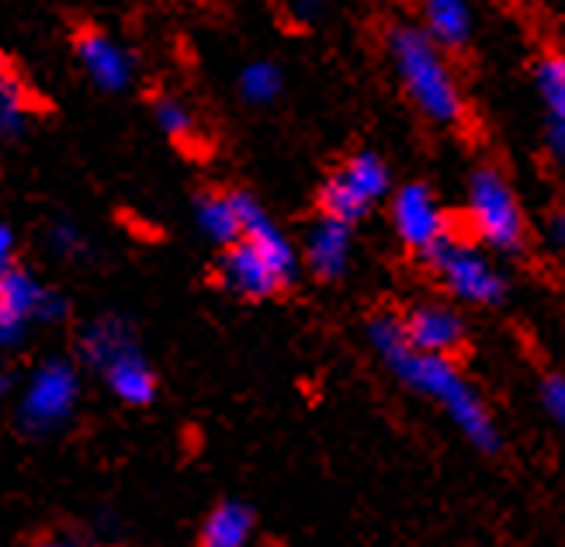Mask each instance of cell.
Returning <instances> with one entry per match:
<instances>
[{"label":"cell","instance_id":"6da1fadb","mask_svg":"<svg viewBox=\"0 0 565 547\" xmlns=\"http://www.w3.org/2000/svg\"><path fill=\"white\" fill-rule=\"evenodd\" d=\"M367 343H372L375 357L396 375L406 388L420 392L424 399L437 403L448 412V419L461 430L479 451L493 454L500 451V430L493 412L486 409L482 395L465 382V375L455 367L451 357L424 354L406 340L403 319L399 315H375L367 322Z\"/></svg>","mask_w":565,"mask_h":547},{"label":"cell","instance_id":"7a4b0ae2","mask_svg":"<svg viewBox=\"0 0 565 547\" xmlns=\"http://www.w3.org/2000/svg\"><path fill=\"white\" fill-rule=\"evenodd\" d=\"M385 53L392 73L406 94V101L420 111L434 129H461L469 118V101L458 73L448 60V49L440 45L424 24H396L385 35Z\"/></svg>","mask_w":565,"mask_h":547},{"label":"cell","instance_id":"3957f363","mask_svg":"<svg viewBox=\"0 0 565 547\" xmlns=\"http://www.w3.org/2000/svg\"><path fill=\"white\" fill-rule=\"evenodd\" d=\"M465 226H469L479 246L503 257L521 254L527 246V212L521 205L518 187L510 184L500 167L482 163L469 173V184H465Z\"/></svg>","mask_w":565,"mask_h":547},{"label":"cell","instance_id":"277c9868","mask_svg":"<svg viewBox=\"0 0 565 547\" xmlns=\"http://www.w3.org/2000/svg\"><path fill=\"white\" fill-rule=\"evenodd\" d=\"M427 264L437 285L461 305L493 309L507 298V274L493 264V257L486 254V246H479L476 239L448 236L427 254Z\"/></svg>","mask_w":565,"mask_h":547},{"label":"cell","instance_id":"5b68a950","mask_svg":"<svg viewBox=\"0 0 565 547\" xmlns=\"http://www.w3.org/2000/svg\"><path fill=\"white\" fill-rule=\"evenodd\" d=\"M388 194H392V170L385 157L375 153V149H358L319 187V212L354 226L364 215H372V208L382 205Z\"/></svg>","mask_w":565,"mask_h":547},{"label":"cell","instance_id":"8992f818","mask_svg":"<svg viewBox=\"0 0 565 547\" xmlns=\"http://www.w3.org/2000/svg\"><path fill=\"white\" fill-rule=\"evenodd\" d=\"M81 403V375L66 357H49L42 361L29 385H24L21 406H18V422L24 433L45 437L60 430L63 422L73 416Z\"/></svg>","mask_w":565,"mask_h":547},{"label":"cell","instance_id":"52a82bcc","mask_svg":"<svg viewBox=\"0 0 565 547\" xmlns=\"http://www.w3.org/2000/svg\"><path fill=\"white\" fill-rule=\"evenodd\" d=\"M388 222L396 239L406 250L427 257L437 243L451 236V218L448 208L440 205V197L430 184L424 181H406L392 187L388 194Z\"/></svg>","mask_w":565,"mask_h":547},{"label":"cell","instance_id":"ba28073f","mask_svg":"<svg viewBox=\"0 0 565 547\" xmlns=\"http://www.w3.org/2000/svg\"><path fill=\"white\" fill-rule=\"evenodd\" d=\"M218 281L233 294L250 298V302H264V298H275L281 288H288V281L271 267V260L247 239H239L223 250V257H218Z\"/></svg>","mask_w":565,"mask_h":547},{"label":"cell","instance_id":"9c48e42d","mask_svg":"<svg viewBox=\"0 0 565 547\" xmlns=\"http://www.w3.org/2000/svg\"><path fill=\"white\" fill-rule=\"evenodd\" d=\"M233 202H236V212H239L243 239H247L250 246H257V250L271 260V267L291 285L295 278H299V254H295V246L285 236V229L271 215H267V208L257 202L250 191H233Z\"/></svg>","mask_w":565,"mask_h":547},{"label":"cell","instance_id":"30bf717a","mask_svg":"<svg viewBox=\"0 0 565 547\" xmlns=\"http://www.w3.org/2000/svg\"><path fill=\"white\" fill-rule=\"evenodd\" d=\"M351 254H354V226L351 222L319 212L312 218V226L306 229V243H302L306 267L316 274L319 281H337L348 274Z\"/></svg>","mask_w":565,"mask_h":547},{"label":"cell","instance_id":"8fae6325","mask_svg":"<svg viewBox=\"0 0 565 547\" xmlns=\"http://www.w3.org/2000/svg\"><path fill=\"white\" fill-rule=\"evenodd\" d=\"M49 288L24 267H11L0 274V346H14L24 340L35 322Z\"/></svg>","mask_w":565,"mask_h":547},{"label":"cell","instance_id":"7c38bea8","mask_svg":"<svg viewBox=\"0 0 565 547\" xmlns=\"http://www.w3.org/2000/svg\"><path fill=\"white\" fill-rule=\"evenodd\" d=\"M73 49H77V60H81V66H84V73L90 77L94 87L118 94L132 84L136 63L108 32L84 29V32H77V39H73Z\"/></svg>","mask_w":565,"mask_h":547},{"label":"cell","instance_id":"4fadbf2b","mask_svg":"<svg viewBox=\"0 0 565 547\" xmlns=\"http://www.w3.org/2000/svg\"><path fill=\"white\" fill-rule=\"evenodd\" d=\"M403 330H406V340L416 346V351L440 354V357H451L458 346L465 343V333H469L461 312L445 305V302H420V305H413L403 315Z\"/></svg>","mask_w":565,"mask_h":547},{"label":"cell","instance_id":"5bb4252c","mask_svg":"<svg viewBox=\"0 0 565 547\" xmlns=\"http://www.w3.org/2000/svg\"><path fill=\"white\" fill-rule=\"evenodd\" d=\"M416 8H420V24L448 53H458V49L472 42L476 32L472 0H416Z\"/></svg>","mask_w":565,"mask_h":547},{"label":"cell","instance_id":"9a60e30c","mask_svg":"<svg viewBox=\"0 0 565 547\" xmlns=\"http://www.w3.org/2000/svg\"><path fill=\"white\" fill-rule=\"evenodd\" d=\"M105 382L126 406H150L157 399V375L150 361L142 357L139 343L121 351L108 367H105Z\"/></svg>","mask_w":565,"mask_h":547},{"label":"cell","instance_id":"2e32d148","mask_svg":"<svg viewBox=\"0 0 565 547\" xmlns=\"http://www.w3.org/2000/svg\"><path fill=\"white\" fill-rule=\"evenodd\" d=\"M194 222L209 243L215 246H233L243 239V226H239V212L233 202V191H205L194 202Z\"/></svg>","mask_w":565,"mask_h":547},{"label":"cell","instance_id":"e0dca14e","mask_svg":"<svg viewBox=\"0 0 565 547\" xmlns=\"http://www.w3.org/2000/svg\"><path fill=\"white\" fill-rule=\"evenodd\" d=\"M129 346H136V336L129 330V322L108 315V319L90 322V326L84 330V336H81V357L90 367L105 371L121 351H129Z\"/></svg>","mask_w":565,"mask_h":547},{"label":"cell","instance_id":"ac0fdd59","mask_svg":"<svg viewBox=\"0 0 565 547\" xmlns=\"http://www.w3.org/2000/svg\"><path fill=\"white\" fill-rule=\"evenodd\" d=\"M531 84L537 94V105L545 111V121L565 118V53L548 49L531 66Z\"/></svg>","mask_w":565,"mask_h":547},{"label":"cell","instance_id":"d6986e66","mask_svg":"<svg viewBox=\"0 0 565 547\" xmlns=\"http://www.w3.org/2000/svg\"><path fill=\"white\" fill-rule=\"evenodd\" d=\"M254 534V513L243 503H218L205 527H202V547H247Z\"/></svg>","mask_w":565,"mask_h":547},{"label":"cell","instance_id":"ffe728a7","mask_svg":"<svg viewBox=\"0 0 565 547\" xmlns=\"http://www.w3.org/2000/svg\"><path fill=\"white\" fill-rule=\"evenodd\" d=\"M236 90L247 105L254 108H267L275 105L281 90H285V73L275 60H250L247 66L239 69L236 77Z\"/></svg>","mask_w":565,"mask_h":547},{"label":"cell","instance_id":"44dd1931","mask_svg":"<svg viewBox=\"0 0 565 547\" xmlns=\"http://www.w3.org/2000/svg\"><path fill=\"white\" fill-rule=\"evenodd\" d=\"M24 126H29V94L18 77L0 69V136L18 139Z\"/></svg>","mask_w":565,"mask_h":547},{"label":"cell","instance_id":"7402d4cb","mask_svg":"<svg viewBox=\"0 0 565 547\" xmlns=\"http://www.w3.org/2000/svg\"><path fill=\"white\" fill-rule=\"evenodd\" d=\"M153 121H157V129L167 139H174V142H191L194 139V111L181 101V97H170V94L157 97Z\"/></svg>","mask_w":565,"mask_h":547},{"label":"cell","instance_id":"603a6c76","mask_svg":"<svg viewBox=\"0 0 565 547\" xmlns=\"http://www.w3.org/2000/svg\"><path fill=\"white\" fill-rule=\"evenodd\" d=\"M542 406L545 412L565 430V375H548L542 382Z\"/></svg>","mask_w":565,"mask_h":547},{"label":"cell","instance_id":"cb8c5ba5","mask_svg":"<svg viewBox=\"0 0 565 547\" xmlns=\"http://www.w3.org/2000/svg\"><path fill=\"white\" fill-rule=\"evenodd\" d=\"M49 243H53V250L63 254V257H73V254H81L84 250V236L81 229L73 226V222L60 218L53 229H49Z\"/></svg>","mask_w":565,"mask_h":547},{"label":"cell","instance_id":"d4e9b609","mask_svg":"<svg viewBox=\"0 0 565 547\" xmlns=\"http://www.w3.org/2000/svg\"><path fill=\"white\" fill-rule=\"evenodd\" d=\"M545 149L558 167H565V118L545 121Z\"/></svg>","mask_w":565,"mask_h":547},{"label":"cell","instance_id":"484cf974","mask_svg":"<svg viewBox=\"0 0 565 547\" xmlns=\"http://www.w3.org/2000/svg\"><path fill=\"white\" fill-rule=\"evenodd\" d=\"M66 312H70V305H66V298L60 294V291H45V298H42V309H39V322H63L66 319Z\"/></svg>","mask_w":565,"mask_h":547},{"label":"cell","instance_id":"4316f807","mask_svg":"<svg viewBox=\"0 0 565 547\" xmlns=\"http://www.w3.org/2000/svg\"><path fill=\"white\" fill-rule=\"evenodd\" d=\"M285 8L295 21H312V18L323 14L327 0H285Z\"/></svg>","mask_w":565,"mask_h":547},{"label":"cell","instance_id":"83f0119b","mask_svg":"<svg viewBox=\"0 0 565 547\" xmlns=\"http://www.w3.org/2000/svg\"><path fill=\"white\" fill-rule=\"evenodd\" d=\"M545 233H548L552 250L565 257V208H555V212L548 215V226H545Z\"/></svg>","mask_w":565,"mask_h":547},{"label":"cell","instance_id":"f1b7e54d","mask_svg":"<svg viewBox=\"0 0 565 547\" xmlns=\"http://www.w3.org/2000/svg\"><path fill=\"white\" fill-rule=\"evenodd\" d=\"M14 267V233L0 222V274Z\"/></svg>","mask_w":565,"mask_h":547},{"label":"cell","instance_id":"f546056e","mask_svg":"<svg viewBox=\"0 0 565 547\" xmlns=\"http://www.w3.org/2000/svg\"><path fill=\"white\" fill-rule=\"evenodd\" d=\"M11 392H14V378L8 375V371H0V399H8Z\"/></svg>","mask_w":565,"mask_h":547},{"label":"cell","instance_id":"4dcf8cb0","mask_svg":"<svg viewBox=\"0 0 565 547\" xmlns=\"http://www.w3.org/2000/svg\"><path fill=\"white\" fill-rule=\"evenodd\" d=\"M39 547H70V544H60V540H45V544H39Z\"/></svg>","mask_w":565,"mask_h":547}]
</instances>
